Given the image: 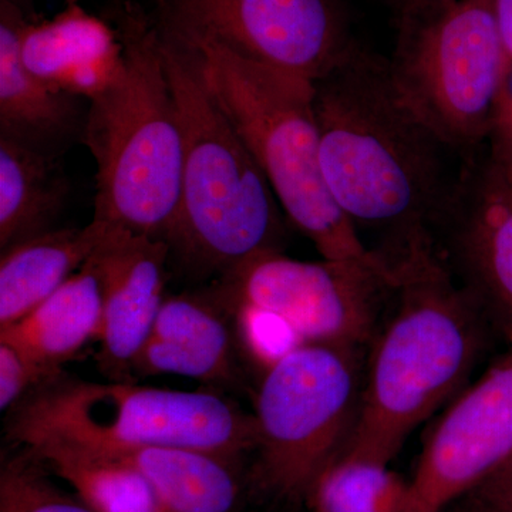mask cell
I'll list each match as a JSON object with an SVG mask.
<instances>
[{"mask_svg": "<svg viewBox=\"0 0 512 512\" xmlns=\"http://www.w3.org/2000/svg\"><path fill=\"white\" fill-rule=\"evenodd\" d=\"M313 87L323 178L360 239L393 271L439 249L463 164L451 168L457 151L403 99L389 59L359 43Z\"/></svg>", "mask_w": 512, "mask_h": 512, "instance_id": "obj_1", "label": "cell"}, {"mask_svg": "<svg viewBox=\"0 0 512 512\" xmlns=\"http://www.w3.org/2000/svg\"><path fill=\"white\" fill-rule=\"evenodd\" d=\"M396 275V309L373 339L343 457L390 464L413 430L456 392L483 346V305L457 285L440 249L410 259Z\"/></svg>", "mask_w": 512, "mask_h": 512, "instance_id": "obj_2", "label": "cell"}, {"mask_svg": "<svg viewBox=\"0 0 512 512\" xmlns=\"http://www.w3.org/2000/svg\"><path fill=\"white\" fill-rule=\"evenodd\" d=\"M183 131L180 202L170 252L198 275L222 278L255 255L278 251V200L194 56L157 25Z\"/></svg>", "mask_w": 512, "mask_h": 512, "instance_id": "obj_3", "label": "cell"}, {"mask_svg": "<svg viewBox=\"0 0 512 512\" xmlns=\"http://www.w3.org/2000/svg\"><path fill=\"white\" fill-rule=\"evenodd\" d=\"M126 70L87 110L96 161L93 220L167 242L180 202L183 131L157 26L121 9Z\"/></svg>", "mask_w": 512, "mask_h": 512, "instance_id": "obj_4", "label": "cell"}, {"mask_svg": "<svg viewBox=\"0 0 512 512\" xmlns=\"http://www.w3.org/2000/svg\"><path fill=\"white\" fill-rule=\"evenodd\" d=\"M164 30L190 50L286 217L322 258L382 261L363 244L323 178L313 83L244 59L211 40Z\"/></svg>", "mask_w": 512, "mask_h": 512, "instance_id": "obj_5", "label": "cell"}, {"mask_svg": "<svg viewBox=\"0 0 512 512\" xmlns=\"http://www.w3.org/2000/svg\"><path fill=\"white\" fill-rule=\"evenodd\" d=\"M40 386L10 417L15 443L53 436L103 450L190 448L234 463L258 444L255 416L218 394L60 376Z\"/></svg>", "mask_w": 512, "mask_h": 512, "instance_id": "obj_6", "label": "cell"}, {"mask_svg": "<svg viewBox=\"0 0 512 512\" xmlns=\"http://www.w3.org/2000/svg\"><path fill=\"white\" fill-rule=\"evenodd\" d=\"M394 18L389 66L403 99L448 147L477 153L510 60L493 0H434Z\"/></svg>", "mask_w": 512, "mask_h": 512, "instance_id": "obj_7", "label": "cell"}, {"mask_svg": "<svg viewBox=\"0 0 512 512\" xmlns=\"http://www.w3.org/2000/svg\"><path fill=\"white\" fill-rule=\"evenodd\" d=\"M359 346L301 343L266 369L255 420V483L282 500H306L348 446L366 367Z\"/></svg>", "mask_w": 512, "mask_h": 512, "instance_id": "obj_8", "label": "cell"}, {"mask_svg": "<svg viewBox=\"0 0 512 512\" xmlns=\"http://www.w3.org/2000/svg\"><path fill=\"white\" fill-rule=\"evenodd\" d=\"M396 286V272L383 261H299L278 249L224 276L221 295L228 305L271 313L302 343L363 348Z\"/></svg>", "mask_w": 512, "mask_h": 512, "instance_id": "obj_9", "label": "cell"}, {"mask_svg": "<svg viewBox=\"0 0 512 512\" xmlns=\"http://www.w3.org/2000/svg\"><path fill=\"white\" fill-rule=\"evenodd\" d=\"M158 25L312 83L359 45L349 0H167Z\"/></svg>", "mask_w": 512, "mask_h": 512, "instance_id": "obj_10", "label": "cell"}, {"mask_svg": "<svg viewBox=\"0 0 512 512\" xmlns=\"http://www.w3.org/2000/svg\"><path fill=\"white\" fill-rule=\"evenodd\" d=\"M512 456V343L434 424L403 512H446Z\"/></svg>", "mask_w": 512, "mask_h": 512, "instance_id": "obj_11", "label": "cell"}, {"mask_svg": "<svg viewBox=\"0 0 512 512\" xmlns=\"http://www.w3.org/2000/svg\"><path fill=\"white\" fill-rule=\"evenodd\" d=\"M478 151L464 157L439 235L446 234L467 288L512 343V185Z\"/></svg>", "mask_w": 512, "mask_h": 512, "instance_id": "obj_12", "label": "cell"}, {"mask_svg": "<svg viewBox=\"0 0 512 512\" xmlns=\"http://www.w3.org/2000/svg\"><path fill=\"white\" fill-rule=\"evenodd\" d=\"M170 254L161 239L110 225L87 261L99 279L103 302L97 359L114 382H131L134 360L165 299V265Z\"/></svg>", "mask_w": 512, "mask_h": 512, "instance_id": "obj_13", "label": "cell"}, {"mask_svg": "<svg viewBox=\"0 0 512 512\" xmlns=\"http://www.w3.org/2000/svg\"><path fill=\"white\" fill-rule=\"evenodd\" d=\"M23 64L56 92L87 103L119 82L126 70L116 29L76 3L43 22L26 20L20 40Z\"/></svg>", "mask_w": 512, "mask_h": 512, "instance_id": "obj_14", "label": "cell"}, {"mask_svg": "<svg viewBox=\"0 0 512 512\" xmlns=\"http://www.w3.org/2000/svg\"><path fill=\"white\" fill-rule=\"evenodd\" d=\"M26 20L22 8L0 0V137L62 156L74 140L83 141L89 107L26 69L20 55Z\"/></svg>", "mask_w": 512, "mask_h": 512, "instance_id": "obj_15", "label": "cell"}, {"mask_svg": "<svg viewBox=\"0 0 512 512\" xmlns=\"http://www.w3.org/2000/svg\"><path fill=\"white\" fill-rule=\"evenodd\" d=\"M231 332L220 312L200 296L165 298L146 343L134 360L138 375H177L201 382L232 377Z\"/></svg>", "mask_w": 512, "mask_h": 512, "instance_id": "obj_16", "label": "cell"}, {"mask_svg": "<svg viewBox=\"0 0 512 512\" xmlns=\"http://www.w3.org/2000/svg\"><path fill=\"white\" fill-rule=\"evenodd\" d=\"M103 302L99 279L86 262L25 318L0 329V342L28 357L47 380L90 340L99 338Z\"/></svg>", "mask_w": 512, "mask_h": 512, "instance_id": "obj_17", "label": "cell"}, {"mask_svg": "<svg viewBox=\"0 0 512 512\" xmlns=\"http://www.w3.org/2000/svg\"><path fill=\"white\" fill-rule=\"evenodd\" d=\"M109 224L52 229L19 242L0 259V329L25 318L89 261Z\"/></svg>", "mask_w": 512, "mask_h": 512, "instance_id": "obj_18", "label": "cell"}, {"mask_svg": "<svg viewBox=\"0 0 512 512\" xmlns=\"http://www.w3.org/2000/svg\"><path fill=\"white\" fill-rule=\"evenodd\" d=\"M20 446L66 481L93 511L168 512L150 481L110 451L53 436L33 437Z\"/></svg>", "mask_w": 512, "mask_h": 512, "instance_id": "obj_19", "label": "cell"}, {"mask_svg": "<svg viewBox=\"0 0 512 512\" xmlns=\"http://www.w3.org/2000/svg\"><path fill=\"white\" fill-rule=\"evenodd\" d=\"M70 194L60 156L0 137V248L52 231Z\"/></svg>", "mask_w": 512, "mask_h": 512, "instance_id": "obj_20", "label": "cell"}, {"mask_svg": "<svg viewBox=\"0 0 512 512\" xmlns=\"http://www.w3.org/2000/svg\"><path fill=\"white\" fill-rule=\"evenodd\" d=\"M106 451L136 467L153 485L168 512L237 510L241 483L234 461L178 447Z\"/></svg>", "mask_w": 512, "mask_h": 512, "instance_id": "obj_21", "label": "cell"}, {"mask_svg": "<svg viewBox=\"0 0 512 512\" xmlns=\"http://www.w3.org/2000/svg\"><path fill=\"white\" fill-rule=\"evenodd\" d=\"M409 485L389 464L340 456L319 474L306 501L312 512H403Z\"/></svg>", "mask_w": 512, "mask_h": 512, "instance_id": "obj_22", "label": "cell"}, {"mask_svg": "<svg viewBox=\"0 0 512 512\" xmlns=\"http://www.w3.org/2000/svg\"><path fill=\"white\" fill-rule=\"evenodd\" d=\"M50 474L28 450L3 460L0 512H96L76 494L60 490Z\"/></svg>", "mask_w": 512, "mask_h": 512, "instance_id": "obj_23", "label": "cell"}, {"mask_svg": "<svg viewBox=\"0 0 512 512\" xmlns=\"http://www.w3.org/2000/svg\"><path fill=\"white\" fill-rule=\"evenodd\" d=\"M238 328L249 352L254 353L266 369L289 350L301 345V339L281 319L249 306H235Z\"/></svg>", "mask_w": 512, "mask_h": 512, "instance_id": "obj_24", "label": "cell"}, {"mask_svg": "<svg viewBox=\"0 0 512 512\" xmlns=\"http://www.w3.org/2000/svg\"><path fill=\"white\" fill-rule=\"evenodd\" d=\"M487 157L512 185V60H508L487 138Z\"/></svg>", "mask_w": 512, "mask_h": 512, "instance_id": "obj_25", "label": "cell"}, {"mask_svg": "<svg viewBox=\"0 0 512 512\" xmlns=\"http://www.w3.org/2000/svg\"><path fill=\"white\" fill-rule=\"evenodd\" d=\"M47 379L18 349L0 342V409L8 410L36 384Z\"/></svg>", "mask_w": 512, "mask_h": 512, "instance_id": "obj_26", "label": "cell"}, {"mask_svg": "<svg viewBox=\"0 0 512 512\" xmlns=\"http://www.w3.org/2000/svg\"><path fill=\"white\" fill-rule=\"evenodd\" d=\"M464 498L490 512H512V456Z\"/></svg>", "mask_w": 512, "mask_h": 512, "instance_id": "obj_27", "label": "cell"}, {"mask_svg": "<svg viewBox=\"0 0 512 512\" xmlns=\"http://www.w3.org/2000/svg\"><path fill=\"white\" fill-rule=\"evenodd\" d=\"M493 5L505 52L512 60V0H493Z\"/></svg>", "mask_w": 512, "mask_h": 512, "instance_id": "obj_28", "label": "cell"}, {"mask_svg": "<svg viewBox=\"0 0 512 512\" xmlns=\"http://www.w3.org/2000/svg\"><path fill=\"white\" fill-rule=\"evenodd\" d=\"M382 2L386 3L393 10L394 16H396L404 12V10L416 8V6L424 5V3L434 2V0H382Z\"/></svg>", "mask_w": 512, "mask_h": 512, "instance_id": "obj_29", "label": "cell"}, {"mask_svg": "<svg viewBox=\"0 0 512 512\" xmlns=\"http://www.w3.org/2000/svg\"><path fill=\"white\" fill-rule=\"evenodd\" d=\"M451 512H490L481 508L480 505L473 503V501L468 500V498H463V503L457 505Z\"/></svg>", "mask_w": 512, "mask_h": 512, "instance_id": "obj_30", "label": "cell"}, {"mask_svg": "<svg viewBox=\"0 0 512 512\" xmlns=\"http://www.w3.org/2000/svg\"><path fill=\"white\" fill-rule=\"evenodd\" d=\"M9 2L15 3L16 6L22 8V5H26V3L29 2V0H9Z\"/></svg>", "mask_w": 512, "mask_h": 512, "instance_id": "obj_31", "label": "cell"}, {"mask_svg": "<svg viewBox=\"0 0 512 512\" xmlns=\"http://www.w3.org/2000/svg\"><path fill=\"white\" fill-rule=\"evenodd\" d=\"M80 0H66V5H76Z\"/></svg>", "mask_w": 512, "mask_h": 512, "instance_id": "obj_32", "label": "cell"}]
</instances>
